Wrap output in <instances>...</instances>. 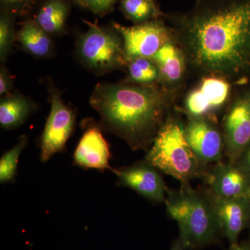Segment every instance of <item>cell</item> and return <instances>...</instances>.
I'll return each mask as SVG.
<instances>
[{"instance_id":"1","label":"cell","mask_w":250,"mask_h":250,"mask_svg":"<svg viewBox=\"0 0 250 250\" xmlns=\"http://www.w3.org/2000/svg\"><path fill=\"white\" fill-rule=\"evenodd\" d=\"M171 20L174 39L195 71L229 82L249 73L250 0H198Z\"/></svg>"},{"instance_id":"2","label":"cell","mask_w":250,"mask_h":250,"mask_svg":"<svg viewBox=\"0 0 250 250\" xmlns=\"http://www.w3.org/2000/svg\"><path fill=\"white\" fill-rule=\"evenodd\" d=\"M171 95L160 84L98 83L90 104L101 125L133 150L150 147L170 108Z\"/></svg>"},{"instance_id":"3","label":"cell","mask_w":250,"mask_h":250,"mask_svg":"<svg viewBox=\"0 0 250 250\" xmlns=\"http://www.w3.org/2000/svg\"><path fill=\"white\" fill-rule=\"evenodd\" d=\"M165 204L167 213L178 224L186 249H197L215 241L220 229L209 197L188 184L178 190H167Z\"/></svg>"},{"instance_id":"4","label":"cell","mask_w":250,"mask_h":250,"mask_svg":"<svg viewBox=\"0 0 250 250\" xmlns=\"http://www.w3.org/2000/svg\"><path fill=\"white\" fill-rule=\"evenodd\" d=\"M146 161L182 184L200 174L201 164L188 143L186 126L167 117L146 154Z\"/></svg>"},{"instance_id":"5","label":"cell","mask_w":250,"mask_h":250,"mask_svg":"<svg viewBox=\"0 0 250 250\" xmlns=\"http://www.w3.org/2000/svg\"><path fill=\"white\" fill-rule=\"evenodd\" d=\"M85 22L89 28L80 36L76 45L77 56L82 65L98 75L127 65L121 34L115 29Z\"/></svg>"},{"instance_id":"6","label":"cell","mask_w":250,"mask_h":250,"mask_svg":"<svg viewBox=\"0 0 250 250\" xmlns=\"http://www.w3.org/2000/svg\"><path fill=\"white\" fill-rule=\"evenodd\" d=\"M113 28L122 36L126 62L138 58L152 59L156 52L173 38L172 29L159 20L125 27L113 23Z\"/></svg>"},{"instance_id":"7","label":"cell","mask_w":250,"mask_h":250,"mask_svg":"<svg viewBox=\"0 0 250 250\" xmlns=\"http://www.w3.org/2000/svg\"><path fill=\"white\" fill-rule=\"evenodd\" d=\"M51 110L41 139V160L47 162L62 152L70 139L76 123L73 110L62 102V94L51 84L49 87Z\"/></svg>"},{"instance_id":"8","label":"cell","mask_w":250,"mask_h":250,"mask_svg":"<svg viewBox=\"0 0 250 250\" xmlns=\"http://www.w3.org/2000/svg\"><path fill=\"white\" fill-rule=\"evenodd\" d=\"M225 152L236 163L250 145V93L236 99L223 122Z\"/></svg>"},{"instance_id":"9","label":"cell","mask_w":250,"mask_h":250,"mask_svg":"<svg viewBox=\"0 0 250 250\" xmlns=\"http://www.w3.org/2000/svg\"><path fill=\"white\" fill-rule=\"evenodd\" d=\"M189 146L202 166L217 162L225 152L223 133L208 118H190L186 126Z\"/></svg>"},{"instance_id":"10","label":"cell","mask_w":250,"mask_h":250,"mask_svg":"<svg viewBox=\"0 0 250 250\" xmlns=\"http://www.w3.org/2000/svg\"><path fill=\"white\" fill-rule=\"evenodd\" d=\"M157 169L145 161L129 167L112 168L118 185L132 189L149 201L165 202L167 188Z\"/></svg>"},{"instance_id":"11","label":"cell","mask_w":250,"mask_h":250,"mask_svg":"<svg viewBox=\"0 0 250 250\" xmlns=\"http://www.w3.org/2000/svg\"><path fill=\"white\" fill-rule=\"evenodd\" d=\"M229 81L218 77L202 79L196 88L187 95L185 108L189 118H208L223 107L229 96Z\"/></svg>"},{"instance_id":"12","label":"cell","mask_w":250,"mask_h":250,"mask_svg":"<svg viewBox=\"0 0 250 250\" xmlns=\"http://www.w3.org/2000/svg\"><path fill=\"white\" fill-rule=\"evenodd\" d=\"M83 134L73 155L74 164L85 169H96L104 172L112 170L109 146L104 137L101 128L93 119L82 123Z\"/></svg>"},{"instance_id":"13","label":"cell","mask_w":250,"mask_h":250,"mask_svg":"<svg viewBox=\"0 0 250 250\" xmlns=\"http://www.w3.org/2000/svg\"><path fill=\"white\" fill-rule=\"evenodd\" d=\"M220 229L231 245L237 244L240 233L250 218L249 198H223L208 194Z\"/></svg>"},{"instance_id":"14","label":"cell","mask_w":250,"mask_h":250,"mask_svg":"<svg viewBox=\"0 0 250 250\" xmlns=\"http://www.w3.org/2000/svg\"><path fill=\"white\" fill-rule=\"evenodd\" d=\"M210 193L223 198H249L250 172L236 163L219 164L209 177Z\"/></svg>"},{"instance_id":"15","label":"cell","mask_w":250,"mask_h":250,"mask_svg":"<svg viewBox=\"0 0 250 250\" xmlns=\"http://www.w3.org/2000/svg\"><path fill=\"white\" fill-rule=\"evenodd\" d=\"M159 72V84L170 93L183 80L187 62L182 49L172 38L152 57Z\"/></svg>"},{"instance_id":"16","label":"cell","mask_w":250,"mask_h":250,"mask_svg":"<svg viewBox=\"0 0 250 250\" xmlns=\"http://www.w3.org/2000/svg\"><path fill=\"white\" fill-rule=\"evenodd\" d=\"M35 109L30 99L21 94L10 93L0 102V125L2 129H16L22 125Z\"/></svg>"},{"instance_id":"17","label":"cell","mask_w":250,"mask_h":250,"mask_svg":"<svg viewBox=\"0 0 250 250\" xmlns=\"http://www.w3.org/2000/svg\"><path fill=\"white\" fill-rule=\"evenodd\" d=\"M24 50L36 57H45L52 51L50 35L36 22H24L16 37Z\"/></svg>"},{"instance_id":"18","label":"cell","mask_w":250,"mask_h":250,"mask_svg":"<svg viewBox=\"0 0 250 250\" xmlns=\"http://www.w3.org/2000/svg\"><path fill=\"white\" fill-rule=\"evenodd\" d=\"M68 7L63 0H48L39 10L36 22L49 35H57L63 31Z\"/></svg>"},{"instance_id":"19","label":"cell","mask_w":250,"mask_h":250,"mask_svg":"<svg viewBox=\"0 0 250 250\" xmlns=\"http://www.w3.org/2000/svg\"><path fill=\"white\" fill-rule=\"evenodd\" d=\"M126 66L130 83L149 85L155 83L159 80V70L152 59H135L128 62Z\"/></svg>"},{"instance_id":"20","label":"cell","mask_w":250,"mask_h":250,"mask_svg":"<svg viewBox=\"0 0 250 250\" xmlns=\"http://www.w3.org/2000/svg\"><path fill=\"white\" fill-rule=\"evenodd\" d=\"M27 136H21L17 144L1 156L0 159V182L1 184L14 182L16 172H17L20 156L27 146Z\"/></svg>"},{"instance_id":"21","label":"cell","mask_w":250,"mask_h":250,"mask_svg":"<svg viewBox=\"0 0 250 250\" xmlns=\"http://www.w3.org/2000/svg\"><path fill=\"white\" fill-rule=\"evenodd\" d=\"M121 9L126 18L137 24L147 22L151 18L157 19L162 14L147 0H122Z\"/></svg>"},{"instance_id":"22","label":"cell","mask_w":250,"mask_h":250,"mask_svg":"<svg viewBox=\"0 0 250 250\" xmlns=\"http://www.w3.org/2000/svg\"><path fill=\"white\" fill-rule=\"evenodd\" d=\"M14 27L9 15L2 14L0 19V59L5 62L9 57L14 41Z\"/></svg>"},{"instance_id":"23","label":"cell","mask_w":250,"mask_h":250,"mask_svg":"<svg viewBox=\"0 0 250 250\" xmlns=\"http://www.w3.org/2000/svg\"><path fill=\"white\" fill-rule=\"evenodd\" d=\"M118 0H83L85 7L88 8L95 14L103 15L107 14L113 9Z\"/></svg>"},{"instance_id":"24","label":"cell","mask_w":250,"mask_h":250,"mask_svg":"<svg viewBox=\"0 0 250 250\" xmlns=\"http://www.w3.org/2000/svg\"><path fill=\"white\" fill-rule=\"evenodd\" d=\"M14 81L7 69L1 66L0 69V95L1 96L9 95L13 88Z\"/></svg>"},{"instance_id":"25","label":"cell","mask_w":250,"mask_h":250,"mask_svg":"<svg viewBox=\"0 0 250 250\" xmlns=\"http://www.w3.org/2000/svg\"><path fill=\"white\" fill-rule=\"evenodd\" d=\"M186 249L185 246H184L183 242H182V239H181L180 237L173 244V246H172V248H171L170 250H185Z\"/></svg>"},{"instance_id":"26","label":"cell","mask_w":250,"mask_h":250,"mask_svg":"<svg viewBox=\"0 0 250 250\" xmlns=\"http://www.w3.org/2000/svg\"><path fill=\"white\" fill-rule=\"evenodd\" d=\"M3 2L9 5H22L26 4L29 0H1Z\"/></svg>"},{"instance_id":"27","label":"cell","mask_w":250,"mask_h":250,"mask_svg":"<svg viewBox=\"0 0 250 250\" xmlns=\"http://www.w3.org/2000/svg\"><path fill=\"white\" fill-rule=\"evenodd\" d=\"M245 163H246V168L248 169L250 172V148L249 150L247 152L246 155V159H245Z\"/></svg>"},{"instance_id":"28","label":"cell","mask_w":250,"mask_h":250,"mask_svg":"<svg viewBox=\"0 0 250 250\" xmlns=\"http://www.w3.org/2000/svg\"><path fill=\"white\" fill-rule=\"evenodd\" d=\"M237 250H250V248H246V247L239 246L236 244Z\"/></svg>"},{"instance_id":"29","label":"cell","mask_w":250,"mask_h":250,"mask_svg":"<svg viewBox=\"0 0 250 250\" xmlns=\"http://www.w3.org/2000/svg\"><path fill=\"white\" fill-rule=\"evenodd\" d=\"M75 2L77 3V4H80V6H84V3H83V0H73Z\"/></svg>"},{"instance_id":"30","label":"cell","mask_w":250,"mask_h":250,"mask_svg":"<svg viewBox=\"0 0 250 250\" xmlns=\"http://www.w3.org/2000/svg\"><path fill=\"white\" fill-rule=\"evenodd\" d=\"M147 1H149V2L150 3V4L152 5L153 7H154V9L159 10V9H158L157 7H156L155 2H154V0H147Z\"/></svg>"},{"instance_id":"31","label":"cell","mask_w":250,"mask_h":250,"mask_svg":"<svg viewBox=\"0 0 250 250\" xmlns=\"http://www.w3.org/2000/svg\"><path fill=\"white\" fill-rule=\"evenodd\" d=\"M230 250H237L236 248V244L231 245V249Z\"/></svg>"},{"instance_id":"32","label":"cell","mask_w":250,"mask_h":250,"mask_svg":"<svg viewBox=\"0 0 250 250\" xmlns=\"http://www.w3.org/2000/svg\"></svg>"},{"instance_id":"33","label":"cell","mask_w":250,"mask_h":250,"mask_svg":"<svg viewBox=\"0 0 250 250\" xmlns=\"http://www.w3.org/2000/svg\"><path fill=\"white\" fill-rule=\"evenodd\" d=\"M197 1H198V0H197Z\"/></svg>"}]
</instances>
